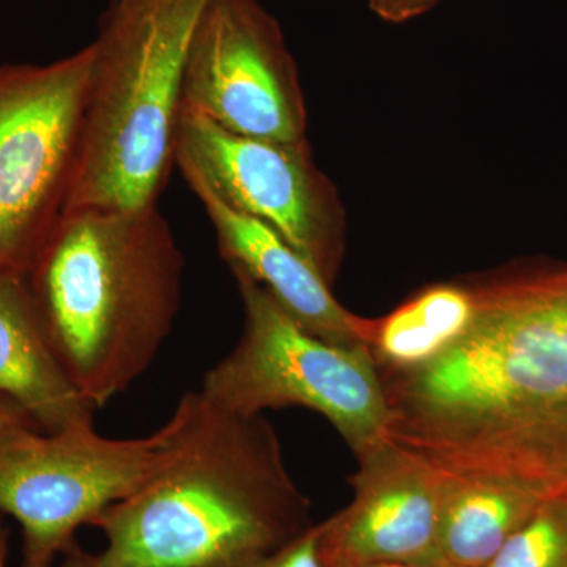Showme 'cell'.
Instances as JSON below:
<instances>
[{"mask_svg":"<svg viewBox=\"0 0 567 567\" xmlns=\"http://www.w3.org/2000/svg\"><path fill=\"white\" fill-rule=\"evenodd\" d=\"M440 0H369V7L380 20L405 22L434 9Z\"/></svg>","mask_w":567,"mask_h":567,"instance_id":"17","label":"cell"},{"mask_svg":"<svg viewBox=\"0 0 567 567\" xmlns=\"http://www.w3.org/2000/svg\"><path fill=\"white\" fill-rule=\"evenodd\" d=\"M0 394L20 404L44 432L96 412L52 349L25 275H0Z\"/></svg>","mask_w":567,"mask_h":567,"instance_id":"12","label":"cell"},{"mask_svg":"<svg viewBox=\"0 0 567 567\" xmlns=\"http://www.w3.org/2000/svg\"><path fill=\"white\" fill-rule=\"evenodd\" d=\"M357 458L352 503L319 525L323 566L440 565L445 472L388 436Z\"/></svg>","mask_w":567,"mask_h":567,"instance_id":"10","label":"cell"},{"mask_svg":"<svg viewBox=\"0 0 567 567\" xmlns=\"http://www.w3.org/2000/svg\"><path fill=\"white\" fill-rule=\"evenodd\" d=\"M230 270L244 301V333L205 374L199 393L246 416L286 406L312 410L330 421L354 457L385 440L390 410L365 349L309 334L251 276Z\"/></svg>","mask_w":567,"mask_h":567,"instance_id":"5","label":"cell"},{"mask_svg":"<svg viewBox=\"0 0 567 567\" xmlns=\"http://www.w3.org/2000/svg\"><path fill=\"white\" fill-rule=\"evenodd\" d=\"M468 284H436L382 319L361 320L365 352L380 374L423 368L456 344L475 317Z\"/></svg>","mask_w":567,"mask_h":567,"instance_id":"14","label":"cell"},{"mask_svg":"<svg viewBox=\"0 0 567 567\" xmlns=\"http://www.w3.org/2000/svg\"><path fill=\"white\" fill-rule=\"evenodd\" d=\"M7 555H9V529L0 516V567H6Z\"/></svg>","mask_w":567,"mask_h":567,"instance_id":"20","label":"cell"},{"mask_svg":"<svg viewBox=\"0 0 567 567\" xmlns=\"http://www.w3.org/2000/svg\"><path fill=\"white\" fill-rule=\"evenodd\" d=\"M203 203L230 268L251 276L290 319L330 344L364 349L363 317L352 315L331 293V286L292 246L265 224L234 212L203 188H192Z\"/></svg>","mask_w":567,"mask_h":567,"instance_id":"11","label":"cell"},{"mask_svg":"<svg viewBox=\"0 0 567 567\" xmlns=\"http://www.w3.org/2000/svg\"><path fill=\"white\" fill-rule=\"evenodd\" d=\"M169 456L136 494L92 522L100 567H212L303 535L309 502L264 415L227 412L186 393Z\"/></svg>","mask_w":567,"mask_h":567,"instance_id":"2","label":"cell"},{"mask_svg":"<svg viewBox=\"0 0 567 567\" xmlns=\"http://www.w3.org/2000/svg\"><path fill=\"white\" fill-rule=\"evenodd\" d=\"M174 164L192 188L270 227L333 284L346 249V219L333 185L308 142L238 136L197 112L181 110Z\"/></svg>","mask_w":567,"mask_h":567,"instance_id":"8","label":"cell"},{"mask_svg":"<svg viewBox=\"0 0 567 567\" xmlns=\"http://www.w3.org/2000/svg\"><path fill=\"white\" fill-rule=\"evenodd\" d=\"M544 499L495 477L445 473L436 533L440 565L486 567Z\"/></svg>","mask_w":567,"mask_h":567,"instance_id":"13","label":"cell"},{"mask_svg":"<svg viewBox=\"0 0 567 567\" xmlns=\"http://www.w3.org/2000/svg\"><path fill=\"white\" fill-rule=\"evenodd\" d=\"M475 317L434 361L380 374L388 439L451 475L567 495V267L473 284Z\"/></svg>","mask_w":567,"mask_h":567,"instance_id":"1","label":"cell"},{"mask_svg":"<svg viewBox=\"0 0 567 567\" xmlns=\"http://www.w3.org/2000/svg\"><path fill=\"white\" fill-rule=\"evenodd\" d=\"M319 525H312L303 535L295 537L276 550L233 559L212 567H324L320 557Z\"/></svg>","mask_w":567,"mask_h":567,"instance_id":"16","label":"cell"},{"mask_svg":"<svg viewBox=\"0 0 567 567\" xmlns=\"http://www.w3.org/2000/svg\"><path fill=\"white\" fill-rule=\"evenodd\" d=\"M181 110L238 136L306 141L297 66L278 21L257 0H208L189 48Z\"/></svg>","mask_w":567,"mask_h":567,"instance_id":"9","label":"cell"},{"mask_svg":"<svg viewBox=\"0 0 567 567\" xmlns=\"http://www.w3.org/2000/svg\"><path fill=\"white\" fill-rule=\"evenodd\" d=\"M59 567H100L96 555L82 550L74 544L73 547L63 555L61 566Z\"/></svg>","mask_w":567,"mask_h":567,"instance_id":"19","label":"cell"},{"mask_svg":"<svg viewBox=\"0 0 567 567\" xmlns=\"http://www.w3.org/2000/svg\"><path fill=\"white\" fill-rule=\"evenodd\" d=\"M208 0H107L66 212L156 205L174 166L183 78Z\"/></svg>","mask_w":567,"mask_h":567,"instance_id":"4","label":"cell"},{"mask_svg":"<svg viewBox=\"0 0 567 567\" xmlns=\"http://www.w3.org/2000/svg\"><path fill=\"white\" fill-rule=\"evenodd\" d=\"M486 567H567V495L544 499Z\"/></svg>","mask_w":567,"mask_h":567,"instance_id":"15","label":"cell"},{"mask_svg":"<svg viewBox=\"0 0 567 567\" xmlns=\"http://www.w3.org/2000/svg\"><path fill=\"white\" fill-rule=\"evenodd\" d=\"M92 71V43L41 65H0V275H28L65 213Z\"/></svg>","mask_w":567,"mask_h":567,"instance_id":"7","label":"cell"},{"mask_svg":"<svg viewBox=\"0 0 567 567\" xmlns=\"http://www.w3.org/2000/svg\"><path fill=\"white\" fill-rule=\"evenodd\" d=\"M174 431L171 417L140 439L99 434L93 417L55 432L0 429V513L20 524L21 567L54 566L78 529L141 491L169 456Z\"/></svg>","mask_w":567,"mask_h":567,"instance_id":"6","label":"cell"},{"mask_svg":"<svg viewBox=\"0 0 567 567\" xmlns=\"http://www.w3.org/2000/svg\"><path fill=\"white\" fill-rule=\"evenodd\" d=\"M360 567H447L445 565H410V563H380V565H368Z\"/></svg>","mask_w":567,"mask_h":567,"instance_id":"21","label":"cell"},{"mask_svg":"<svg viewBox=\"0 0 567 567\" xmlns=\"http://www.w3.org/2000/svg\"><path fill=\"white\" fill-rule=\"evenodd\" d=\"M24 423L33 424L31 416L25 413V410L20 404H17L13 399H10L9 395L0 394V429Z\"/></svg>","mask_w":567,"mask_h":567,"instance_id":"18","label":"cell"},{"mask_svg":"<svg viewBox=\"0 0 567 567\" xmlns=\"http://www.w3.org/2000/svg\"><path fill=\"white\" fill-rule=\"evenodd\" d=\"M183 274L185 257L156 205L59 219L25 276L52 349L96 410L162 352L181 311Z\"/></svg>","mask_w":567,"mask_h":567,"instance_id":"3","label":"cell"}]
</instances>
